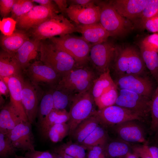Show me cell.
<instances>
[{
    "mask_svg": "<svg viewBox=\"0 0 158 158\" xmlns=\"http://www.w3.org/2000/svg\"><path fill=\"white\" fill-rule=\"evenodd\" d=\"M67 154L75 158H87L85 150L82 145L77 143L68 142L58 147Z\"/></svg>",
    "mask_w": 158,
    "mask_h": 158,
    "instance_id": "obj_37",
    "label": "cell"
},
{
    "mask_svg": "<svg viewBox=\"0 0 158 158\" xmlns=\"http://www.w3.org/2000/svg\"><path fill=\"white\" fill-rule=\"evenodd\" d=\"M96 78L92 70L78 66L61 75L54 86L74 95L90 89Z\"/></svg>",
    "mask_w": 158,
    "mask_h": 158,
    "instance_id": "obj_2",
    "label": "cell"
},
{
    "mask_svg": "<svg viewBox=\"0 0 158 158\" xmlns=\"http://www.w3.org/2000/svg\"><path fill=\"white\" fill-rule=\"evenodd\" d=\"M69 130L68 123L56 124L52 126L49 130L47 138L53 142H60L69 134Z\"/></svg>",
    "mask_w": 158,
    "mask_h": 158,
    "instance_id": "obj_34",
    "label": "cell"
},
{
    "mask_svg": "<svg viewBox=\"0 0 158 158\" xmlns=\"http://www.w3.org/2000/svg\"><path fill=\"white\" fill-rule=\"evenodd\" d=\"M95 3L100 8L99 22L110 36H117L125 33L128 22L119 14L109 2L96 0Z\"/></svg>",
    "mask_w": 158,
    "mask_h": 158,
    "instance_id": "obj_7",
    "label": "cell"
},
{
    "mask_svg": "<svg viewBox=\"0 0 158 158\" xmlns=\"http://www.w3.org/2000/svg\"><path fill=\"white\" fill-rule=\"evenodd\" d=\"M29 37L27 33L22 30H18L9 36L3 35L1 37V46L3 51L14 55Z\"/></svg>",
    "mask_w": 158,
    "mask_h": 158,
    "instance_id": "obj_24",
    "label": "cell"
},
{
    "mask_svg": "<svg viewBox=\"0 0 158 158\" xmlns=\"http://www.w3.org/2000/svg\"><path fill=\"white\" fill-rule=\"evenodd\" d=\"M69 119V112L66 109H54L38 125L42 135L47 138L48 131L53 126L57 124L66 123Z\"/></svg>",
    "mask_w": 158,
    "mask_h": 158,
    "instance_id": "obj_23",
    "label": "cell"
},
{
    "mask_svg": "<svg viewBox=\"0 0 158 158\" xmlns=\"http://www.w3.org/2000/svg\"><path fill=\"white\" fill-rule=\"evenodd\" d=\"M54 109V101L50 90L42 97L39 105L37 117L40 124Z\"/></svg>",
    "mask_w": 158,
    "mask_h": 158,
    "instance_id": "obj_32",
    "label": "cell"
},
{
    "mask_svg": "<svg viewBox=\"0 0 158 158\" xmlns=\"http://www.w3.org/2000/svg\"><path fill=\"white\" fill-rule=\"evenodd\" d=\"M57 6L59 10L63 13H65L66 11L68 8V1L66 0H53Z\"/></svg>",
    "mask_w": 158,
    "mask_h": 158,
    "instance_id": "obj_48",
    "label": "cell"
},
{
    "mask_svg": "<svg viewBox=\"0 0 158 158\" xmlns=\"http://www.w3.org/2000/svg\"><path fill=\"white\" fill-rule=\"evenodd\" d=\"M95 2L82 6L70 5L65 13L76 25H85L99 23L100 8Z\"/></svg>",
    "mask_w": 158,
    "mask_h": 158,
    "instance_id": "obj_10",
    "label": "cell"
},
{
    "mask_svg": "<svg viewBox=\"0 0 158 158\" xmlns=\"http://www.w3.org/2000/svg\"><path fill=\"white\" fill-rule=\"evenodd\" d=\"M157 86L151 99L150 113L151 120L150 129L153 133L158 131V78Z\"/></svg>",
    "mask_w": 158,
    "mask_h": 158,
    "instance_id": "obj_35",
    "label": "cell"
},
{
    "mask_svg": "<svg viewBox=\"0 0 158 158\" xmlns=\"http://www.w3.org/2000/svg\"><path fill=\"white\" fill-rule=\"evenodd\" d=\"M97 112L80 123L72 133L71 136L76 143L80 144L99 125L100 121Z\"/></svg>",
    "mask_w": 158,
    "mask_h": 158,
    "instance_id": "obj_25",
    "label": "cell"
},
{
    "mask_svg": "<svg viewBox=\"0 0 158 158\" xmlns=\"http://www.w3.org/2000/svg\"><path fill=\"white\" fill-rule=\"evenodd\" d=\"M100 123L106 126H114L130 120L143 121L144 119L132 111L114 105L97 111Z\"/></svg>",
    "mask_w": 158,
    "mask_h": 158,
    "instance_id": "obj_12",
    "label": "cell"
},
{
    "mask_svg": "<svg viewBox=\"0 0 158 158\" xmlns=\"http://www.w3.org/2000/svg\"><path fill=\"white\" fill-rule=\"evenodd\" d=\"M110 73L109 69L100 74L93 81L91 91L94 99L101 96L104 92L116 85Z\"/></svg>",
    "mask_w": 158,
    "mask_h": 158,
    "instance_id": "obj_28",
    "label": "cell"
},
{
    "mask_svg": "<svg viewBox=\"0 0 158 158\" xmlns=\"http://www.w3.org/2000/svg\"><path fill=\"white\" fill-rule=\"evenodd\" d=\"M35 87L30 82L24 80L21 93L22 103L28 121L31 124L35 122L39 106Z\"/></svg>",
    "mask_w": 158,
    "mask_h": 158,
    "instance_id": "obj_17",
    "label": "cell"
},
{
    "mask_svg": "<svg viewBox=\"0 0 158 158\" xmlns=\"http://www.w3.org/2000/svg\"><path fill=\"white\" fill-rule=\"evenodd\" d=\"M51 153L52 154L53 158H63L60 155L54 152Z\"/></svg>",
    "mask_w": 158,
    "mask_h": 158,
    "instance_id": "obj_54",
    "label": "cell"
},
{
    "mask_svg": "<svg viewBox=\"0 0 158 158\" xmlns=\"http://www.w3.org/2000/svg\"><path fill=\"white\" fill-rule=\"evenodd\" d=\"M115 83L120 90H127L150 99L152 97V84L147 77L133 75L119 76Z\"/></svg>",
    "mask_w": 158,
    "mask_h": 158,
    "instance_id": "obj_15",
    "label": "cell"
},
{
    "mask_svg": "<svg viewBox=\"0 0 158 158\" xmlns=\"http://www.w3.org/2000/svg\"><path fill=\"white\" fill-rule=\"evenodd\" d=\"M33 2L38 3L40 5L45 6H53L56 5L53 1L50 0H32Z\"/></svg>",
    "mask_w": 158,
    "mask_h": 158,
    "instance_id": "obj_50",
    "label": "cell"
},
{
    "mask_svg": "<svg viewBox=\"0 0 158 158\" xmlns=\"http://www.w3.org/2000/svg\"><path fill=\"white\" fill-rule=\"evenodd\" d=\"M141 55L146 67L156 80L158 78V54L141 44Z\"/></svg>",
    "mask_w": 158,
    "mask_h": 158,
    "instance_id": "obj_30",
    "label": "cell"
},
{
    "mask_svg": "<svg viewBox=\"0 0 158 158\" xmlns=\"http://www.w3.org/2000/svg\"><path fill=\"white\" fill-rule=\"evenodd\" d=\"M148 149L152 158H158V147L155 146H148Z\"/></svg>",
    "mask_w": 158,
    "mask_h": 158,
    "instance_id": "obj_51",
    "label": "cell"
},
{
    "mask_svg": "<svg viewBox=\"0 0 158 158\" xmlns=\"http://www.w3.org/2000/svg\"><path fill=\"white\" fill-rule=\"evenodd\" d=\"M109 141L106 131L99 125L80 144L84 147L105 146Z\"/></svg>",
    "mask_w": 158,
    "mask_h": 158,
    "instance_id": "obj_29",
    "label": "cell"
},
{
    "mask_svg": "<svg viewBox=\"0 0 158 158\" xmlns=\"http://www.w3.org/2000/svg\"><path fill=\"white\" fill-rule=\"evenodd\" d=\"M77 32L92 45L107 41L109 34L99 23L87 25H76Z\"/></svg>",
    "mask_w": 158,
    "mask_h": 158,
    "instance_id": "obj_20",
    "label": "cell"
},
{
    "mask_svg": "<svg viewBox=\"0 0 158 158\" xmlns=\"http://www.w3.org/2000/svg\"><path fill=\"white\" fill-rule=\"evenodd\" d=\"M25 69L30 82L36 87L43 84L52 87L57 84L61 76L52 68L39 61L30 63Z\"/></svg>",
    "mask_w": 158,
    "mask_h": 158,
    "instance_id": "obj_9",
    "label": "cell"
},
{
    "mask_svg": "<svg viewBox=\"0 0 158 158\" xmlns=\"http://www.w3.org/2000/svg\"><path fill=\"white\" fill-rule=\"evenodd\" d=\"M25 157L28 158H53L51 152L48 151H40L35 150L27 151L25 154Z\"/></svg>",
    "mask_w": 158,
    "mask_h": 158,
    "instance_id": "obj_46",
    "label": "cell"
},
{
    "mask_svg": "<svg viewBox=\"0 0 158 158\" xmlns=\"http://www.w3.org/2000/svg\"><path fill=\"white\" fill-rule=\"evenodd\" d=\"M125 158H139L135 154L131 152L128 154Z\"/></svg>",
    "mask_w": 158,
    "mask_h": 158,
    "instance_id": "obj_53",
    "label": "cell"
},
{
    "mask_svg": "<svg viewBox=\"0 0 158 158\" xmlns=\"http://www.w3.org/2000/svg\"><path fill=\"white\" fill-rule=\"evenodd\" d=\"M104 149L107 158H125L132 152L130 143L120 139L109 141Z\"/></svg>",
    "mask_w": 158,
    "mask_h": 158,
    "instance_id": "obj_27",
    "label": "cell"
},
{
    "mask_svg": "<svg viewBox=\"0 0 158 158\" xmlns=\"http://www.w3.org/2000/svg\"><path fill=\"white\" fill-rule=\"evenodd\" d=\"M84 147L85 150H88L87 158H107L104 146L99 145Z\"/></svg>",
    "mask_w": 158,
    "mask_h": 158,
    "instance_id": "obj_41",
    "label": "cell"
},
{
    "mask_svg": "<svg viewBox=\"0 0 158 158\" xmlns=\"http://www.w3.org/2000/svg\"><path fill=\"white\" fill-rule=\"evenodd\" d=\"M0 94L6 96L9 95V91L7 81L3 78H0Z\"/></svg>",
    "mask_w": 158,
    "mask_h": 158,
    "instance_id": "obj_47",
    "label": "cell"
},
{
    "mask_svg": "<svg viewBox=\"0 0 158 158\" xmlns=\"http://www.w3.org/2000/svg\"><path fill=\"white\" fill-rule=\"evenodd\" d=\"M141 45L158 52V34L155 33L147 37L142 40Z\"/></svg>",
    "mask_w": 158,
    "mask_h": 158,
    "instance_id": "obj_42",
    "label": "cell"
},
{
    "mask_svg": "<svg viewBox=\"0 0 158 158\" xmlns=\"http://www.w3.org/2000/svg\"><path fill=\"white\" fill-rule=\"evenodd\" d=\"M24 80L22 75L12 76L7 79L9 91V103L14 111L24 121H28L23 107L21 98V91Z\"/></svg>",
    "mask_w": 158,
    "mask_h": 158,
    "instance_id": "obj_18",
    "label": "cell"
},
{
    "mask_svg": "<svg viewBox=\"0 0 158 158\" xmlns=\"http://www.w3.org/2000/svg\"><path fill=\"white\" fill-rule=\"evenodd\" d=\"M54 101V108L66 109L71 104L74 95L66 90L53 86L51 90Z\"/></svg>",
    "mask_w": 158,
    "mask_h": 158,
    "instance_id": "obj_31",
    "label": "cell"
},
{
    "mask_svg": "<svg viewBox=\"0 0 158 158\" xmlns=\"http://www.w3.org/2000/svg\"><path fill=\"white\" fill-rule=\"evenodd\" d=\"M18 150L13 145L9 139L5 135L0 133V158H7L16 155Z\"/></svg>",
    "mask_w": 158,
    "mask_h": 158,
    "instance_id": "obj_38",
    "label": "cell"
},
{
    "mask_svg": "<svg viewBox=\"0 0 158 158\" xmlns=\"http://www.w3.org/2000/svg\"><path fill=\"white\" fill-rule=\"evenodd\" d=\"M31 125L28 121H22L5 135L18 150L27 151L35 150Z\"/></svg>",
    "mask_w": 158,
    "mask_h": 158,
    "instance_id": "obj_14",
    "label": "cell"
},
{
    "mask_svg": "<svg viewBox=\"0 0 158 158\" xmlns=\"http://www.w3.org/2000/svg\"><path fill=\"white\" fill-rule=\"evenodd\" d=\"M75 32H77L76 25L63 15L58 14L33 28L31 33L34 39L41 41Z\"/></svg>",
    "mask_w": 158,
    "mask_h": 158,
    "instance_id": "obj_3",
    "label": "cell"
},
{
    "mask_svg": "<svg viewBox=\"0 0 158 158\" xmlns=\"http://www.w3.org/2000/svg\"><path fill=\"white\" fill-rule=\"evenodd\" d=\"M39 51L40 61L52 68L61 76L78 66L71 55L52 42L40 41Z\"/></svg>",
    "mask_w": 158,
    "mask_h": 158,
    "instance_id": "obj_1",
    "label": "cell"
},
{
    "mask_svg": "<svg viewBox=\"0 0 158 158\" xmlns=\"http://www.w3.org/2000/svg\"><path fill=\"white\" fill-rule=\"evenodd\" d=\"M54 152L60 155L63 158H75L65 153L59 147L55 148Z\"/></svg>",
    "mask_w": 158,
    "mask_h": 158,
    "instance_id": "obj_52",
    "label": "cell"
},
{
    "mask_svg": "<svg viewBox=\"0 0 158 158\" xmlns=\"http://www.w3.org/2000/svg\"><path fill=\"white\" fill-rule=\"evenodd\" d=\"M154 140L155 144V145L158 147V131L155 133Z\"/></svg>",
    "mask_w": 158,
    "mask_h": 158,
    "instance_id": "obj_55",
    "label": "cell"
},
{
    "mask_svg": "<svg viewBox=\"0 0 158 158\" xmlns=\"http://www.w3.org/2000/svg\"><path fill=\"white\" fill-rule=\"evenodd\" d=\"M144 27L152 32H158V13L147 19L144 23Z\"/></svg>",
    "mask_w": 158,
    "mask_h": 158,
    "instance_id": "obj_45",
    "label": "cell"
},
{
    "mask_svg": "<svg viewBox=\"0 0 158 158\" xmlns=\"http://www.w3.org/2000/svg\"><path fill=\"white\" fill-rule=\"evenodd\" d=\"M117 87L115 85L94 99L95 105L101 110L115 104L118 96Z\"/></svg>",
    "mask_w": 158,
    "mask_h": 158,
    "instance_id": "obj_33",
    "label": "cell"
},
{
    "mask_svg": "<svg viewBox=\"0 0 158 158\" xmlns=\"http://www.w3.org/2000/svg\"><path fill=\"white\" fill-rule=\"evenodd\" d=\"M114 69L119 76L140 75L145 69V64L140 54L135 49L116 47L114 59Z\"/></svg>",
    "mask_w": 158,
    "mask_h": 158,
    "instance_id": "obj_4",
    "label": "cell"
},
{
    "mask_svg": "<svg viewBox=\"0 0 158 158\" xmlns=\"http://www.w3.org/2000/svg\"><path fill=\"white\" fill-rule=\"evenodd\" d=\"M52 43L71 55L78 66H83L89 60L92 45L82 37L70 34L50 38Z\"/></svg>",
    "mask_w": 158,
    "mask_h": 158,
    "instance_id": "obj_6",
    "label": "cell"
},
{
    "mask_svg": "<svg viewBox=\"0 0 158 158\" xmlns=\"http://www.w3.org/2000/svg\"><path fill=\"white\" fill-rule=\"evenodd\" d=\"M56 6L35 5L27 13L15 20L17 25L21 29L32 28L49 18L58 14L59 10Z\"/></svg>",
    "mask_w": 158,
    "mask_h": 158,
    "instance_id": "obj_11",
    "label": "cell"
},
{
    "mask_svg": "<svg viewBox=\"0 0 158 158\" xmlns=\"http://www.w3.org/2000/svg\"><path fill=\"white\" fill-rule=\"evenodd\" d=\"M131 147L133 152L139 158H152L147 143L142 145H132Z\"/></svg>",
    "mask_w": 158,
    "mask_h": 158,
    "instance_id": "obj_43",
    "label": "cell"
},
{
    "mask_svg": "<svg viewBox=\"0 0 158 158\" xmlns=\"http://www.w3.org/2000/svg\"><path fill=\"white\" fill-rule=\"evenodd\" d=\"M16 25V21L12 17H4L0 20V30L3 35H10L14 32Z\"/></svg>",
    "mask_w": 158,
    "mask_h": 158,
    "instance_id": "obj_40",
    "label": "cell"
},
{
    "mask_svg": "<svg viewBox=\"0 0 158 158\" xmlns=\"http://www.w3.org/2000/svg\"><path fill=\"white\" fill-rule=\"evenodd\" d=\"M41 41L33 39L27 40L16 51L14 56L22 70H25L35 59L38 54Z\"/></svg>",
    "mask_w": 158,
    "mask_h": 158,
    "instance_id": "obj_21",
    "label": "cell"
},
{
    "mask_svg": "<svg viewBox=\"0 0 158 158\" xmlns=\"http://www.w3.org/2000/svg\"><path fill=\"white\" fill-rule=\"evenodd\" d=\"M116 49V47L112 43L107 41L92 45L89 60L101 74L109 69Z\"/></svg>",
    "mask_w": 158,
    "mask_h": 158,
    "instance_id": "obj_13",
    "label": "cell"
},
{
    "mask_svg": "<svg viewBox=\"0 0 158 158\" xmlns=\"http://www.w3.org/2000/svg\"><path fill=\"white\" fill-rule=\"evenodd\" d=\"M30 0H15L11 11L12 18L15 20L29 11L35 6Z\"/></svg>",
    "mask_w": 158,
    "mask_h": 158,
    "instance_id": "obj_36",
    "label": "cell"
},
{
    "mask_svg": "<svg viewBox=\"0 0 158 158\" xmlns=\"http://www.w3.org/2000/svg\"><path fill=\"white\" fill-rule=\"evenodd\" d=\"M95 0H71L67 1L68 3L70 5H78L82 6H86L95 2Z\"/></svg>",
    "mask_w": 158,
    "mask_h": 158,
    "instance_id": "obj_49",
    "label": "cell"
},
{
    "mask_svg": "<svg viewBox=\"0 0 158 158\" xmlns=\"http://www.w3.org/2000/svg\"><path fill=\"white\" fill-rule=\"evenodd\" d=\"M151 99L133 92L121 89L115 105L129 110L145 119L150 112Z\"/></svg>",
    "mask_w": 158,
    "mask_h": 158,
    "instance_id": "obj_8",
    "label": "cell"
},
{
    "mask_svg": "<svg viewBox=\"0 0 158 158\" xmlns=\"http://www.w3.org/2000/svg\"><path fill=\"white\" fill-rule=\"evenodd\" d=\"M22 121L10 103L6 104L0 112V133L6 135Z\"/></svg>",
    "mask_w": 158,
    "mask_h": 158,
    "instance_id": "obj_26",
    "label": "cell"
},
{
    "mask_svg": "<svg viewBox=\"0 0 158 158\" xmlns=\"http://www.w3.org/2000/svg\"><path fill=\"white\" fill-rule=\"evenodd\" d=\"M95 105L91 89L74 95L69 112L70 135L80 123L96 113Z\"/></svg>",
    "mask_w": 158,
    "mask_h": 158,
    "instance_id": "obj_5",
    "label": "cell"
},
{
    "mask_svg": "<svg viewBox=\"0 0 158 158\" xmlns=\"http://www.w3.org/2000/svg\"><path fill=\"white\" fill-rule=\"evenodd\" d=\"M149 0H116L110 4L121 16L129 19L137 18Z\"/></svg>",
    "mask_w": 158,
    "mask_h": 158,
    "instance_id": "obj_19",
    "label": "cell"
},
{
    "mask_svg": "<svg viewBox=\"0 0 158 158\" xmlns=\"http://www.w3.org/2000/svg\"><path fill=\"white\" fill-rule=\"evenodd\" d=\"M137 121H128L114 126L120 139L129 143H147L144 129Z\"/></svg>",
    "mask_w": 158,
    "mask_h": 158,
    "instance_id": "obj_16",
    "label": "cell"
},
{
    "mask_svg": "<svg viewBox=\"0 0 158 158\" xmlns=\"http://www.w3.org/2000/svg\"><path fill=\"white\" fill-rule=\"evenodd\" d=\"M22 69L14 55L4 51L0 53V78L21 75Z\"/></svg>",
    "mask_w": 158,
    "mask_h": 158,
    "instance_id": "obj_22",
    "label": "cell"
},
{
    "mask_svg": "<svg viewBox=\"0 0 158 158\" xmlns=\"http://www.w3.org/2000/svg\"><path fill=\"white\" fill-rule=\"evenodd\" d=\"M158 13V0H149L141 13L138 17L140 18L143 25L148 19Z\"/></svg>",
    "mask_w": 158,
    "mask_h": 158,
    "instance_id": "obj_39",
    "label": "cell"
},
{
    "mask_svg": "<svg viewBox=\"0 0 158 158\" xmlns=\"http://www.w3.org/2000/svg\"><path fill=\"white\" fill-rule=\"evenodd\" d=\"M15 0H0V13L4 17L11 12Z\"/></svg>",
    "mask_w": 158,
    "mask_h": 158,
    "instance_id": "obj_44",
    "label": "cell"
},
{
    "mask_svg": "<svg viewBox=\"0 0 158 158\" xmlns=\"http://www.w3.org/2000/svg\"><path fill=\"white\" fill-rule=\"evenodd\" d=\"M15 158H28L26 157H20V156H15Z\"/></svg>",
    "mask_w": 158,
    "mask_h": 158,
    "instance_id": "obj_56",
    "label": "cell"
}]
</instances>
